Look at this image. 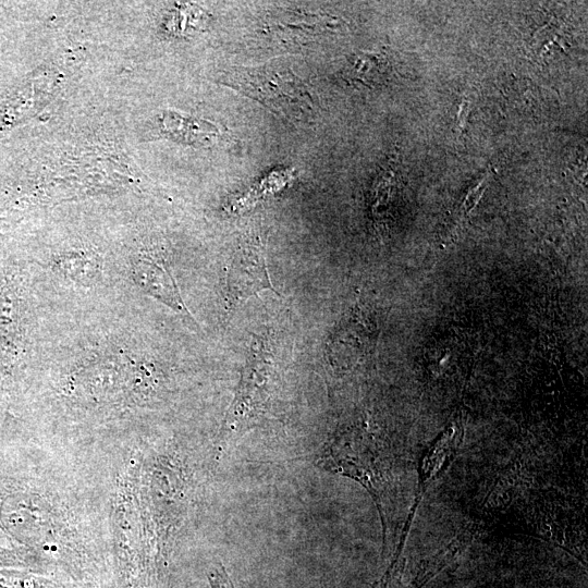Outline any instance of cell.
Here are the masks:
<instances>
[{
    "mask_svg": "<svg viewBox=\"0 0 588 588\" xmlns=\"http://www.w3.org/2000/svg\"><path fill=\"white\" fill-rule=\"evenodd\" d=\"M220 82L257 100L293 123L310 124L317 118L314 97L303 81L285 65L269 63L232 68Z\"/></svg>",
    "mask_w": 588,
    "mask_h": 588,
    "instance_id": "6da1fadb",
    "label": "cell"
},
{
    "mask_svg": "<svg viewBox=\"0 0 588 588\" xmlns=\"http://www.w3.org/2000/svg\"><path fill=\"white\" fill-rule=\"evenodd\" d=\"M271 360L267 348L257 344L243 369L234 401L228 412L225 430L237 431L268 409L271 394Z\"/></svg>",
    "mask_w": 588,
    "mask_h": 588,
    "instance_id": "7a4b0ae2",
    "label": "cell"
},
{
    "mask_svg": "<svg viewBox=\"0 0 588 588\" xmlns=\"http://www.w3.org/2000/svg\"><path fill=\"white\" fill-rule=\"evenodd\" d=\"M272 286L266 265L265 241L258 234L248 235L234 254L226 277V304L233 309L241 302Z\"/></svg>",
    "mask_w": 588,
    "mask_h": 588,
    "instance_id": "3957f363",
    "label": "cell"
},
{
    "mask_svg": "<svg viewBox=\"0 0 588 588\" xmlns=\"http://www.w3.org/2000/svg\"><path fill=\"white\" fill-rule=\"evenodd\" d=\"M132 278L145 293L159 299L173 310L191 317L176 282L164 259L155 256H142L132 262Z\"/></svg>",
    "mask_w": 588,
    "mask_h": 588,
    "instance_id": "277c9868",
    "label": "cell"
},
{
    "mask_svg": "<svg viewBox=\"0 0 588 588\" xmlns=\"http://www.w3.org/2000/svg\"><path fill=\"white\" fill-rule=\"evenodd\" d=\"M388 63L383 56L378 53L363 52L356 54L345 69V78L365 85L379 84L383 81L388 71Z\"/></svg>",
    "mask_w": 588,
    "mask_h": 588,
    "instance_id": "5b68a950",
    "label": "cell"
},
{
    "mask_svg": "<svg viewBox=\"0 0 588 588\" xmlns=\"http://www.w3.org/2000/svg\"><path fill=\"white\" fill-rule=\"evenodd\" d=\"M96 264L84 254H65L54 261V270L66 278L84 281L96 271Z\"/></svg>",
    "mask_w": 588,
    "mask_h": 588,
    "instance_id": "8992f818",
    "label": "cell"
},
{
    "mask_svg": "<svg viewBox=\"0 0 588 588\" xmlns=\"http://www.w3.org/2000/svg\"><path fill=\"white\" fill-rule=\"evenodd\" d=\"M32 553L22 547L0 544V567H26L32 564Z\"/></svg>",
    "mask_w": 588,
    "mask_h": 588,
    "instance_id": "52a82bcc",
    "label": "cell"
},
{
    "mask_svg": "<svg viewBox=\"0 0 588 588\" xmlns=\"http://www.w3.org/2000/svg\"><path fill=\"white\" fill-rule=\"evenodd\" d=\"M211 588H235L223 566L215 567L208 575Z\"/></svg>",
    "mask_w": 588,
    "mask_h": 588,
    "instance_id": "ba28073f",
    "label": "cell"
}]
</instances>
